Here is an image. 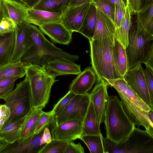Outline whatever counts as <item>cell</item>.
Instances as JSON below:
<instances>
[{
  "instance_id": "cell-1",
  "label": "cell",
  "mask_w": 153,
  "mask_h": 153,
  "mask_svg": "<svg viewBox=\"0 0 153 153\" xmlns=\"http://www.w3.org/2000/svg\"><path fill=\"white\" fill-rule=\"evenodd\" d=\"M28 30L32 45L22 56V61L46 68L49 63L55 60L74 62L79 59L78 56L65 51L50 42L35 25L29 23Z\"/></svg>"
},
{
  "instance_id": "cell-2",
  "label": "cell",
  "mask_w": 153,
  "mask_h": 153,
  "mask_svg": "<svg viewBox=\"0 0 153 153\" xmlns=\"http://www.w3.org/2000/svg\"><path fill=\"white\" fill-rule=\"evenodd\" d=\"M104 123L106 137L116 145L125 141L135 126L125 112L120 100L116 95L108 96Z\"/></svg>"
},
{
  "instance_id": "cell-3",
  "label": "cell",
  "mask_w": 153,
  "mask_h": 153,
  "mask_svg": "<svg viewBox=\"0 0 153 153\" xmlns=\"http://www.w3.org/2000/svg\"><path fill=\"white\" fill-rule=\"evenodd\" d=\"M26 68L25 76L30 84L32 108H45L49 101L52 87L58 80L55 74L44 66L23 61Z\"/></svg>"
},
{
  "instance_id": "cell-4",
  "label": "cell",
  "mask_w": 153,
  "mask_h": 153,
  "mask_svg": "<svg viewBox=\"0 0 153 153\" xmlns=\"http://www.w3.org/2000/svg\"><path fill=\"white\" fill-rule=\"evenodd\" d=\"M89 40L91 67L96 75L97 83L102 79L121 78L116 71L113 59L114 41L106 38Z\"/></svg>"
},
{
  "instance_id": "cell-5",
  "label": "cell",
  "mask_w": 153,
  "mask_h": 153,
  "mask_svg": "<svg viewBox=\"0 0 153 153\" xmlns=\"http://www.w3.org/2000/svg\"><path fill=\"white\" fill-rule=\"evenodd\" d=\"M102 142L104 153H153V135L135 126L124 142L116 145L102 137Z\"/></svg>"
},
{
  "instance_id": "cell-6",
  "label": "cell",
  "mask_w": 153,
  "mask_h": 153,
  "mask_svg": "<svg viewBox=\"0 0 153 153\" xmlns=\"http://www.w3.org/2000/svg\"><path fill=\"white\" fill-rule=\"evenodd\" d=\"M4 100L10 109V114L3 127L28 114L32 108L30 84L26 76Z\"/></svg>"
},
{
  "instance_id": "cell-7",
  "label": "cell",
  "mask_w": 153,
  "mask_h": 153,
  "mask_svg": "<svg viewBox=\"0 0 153 153\" xmlns=\"http://www.w3.org/2000/svg\"><path fill=\"white\" fill-rule=\"evenodd\" d=\"M130 30L128 44L126 48L128 70L145 63L153 51L152 40L147 39L142 31L138 32L137 25L133 26Z\"/></svg>"
},
{
  "instance_id": "cell-8",
  "label": "cell",
  "mask_w": 153,
  "mask_h": 153,
  "mask_svg": "<svg viewBox=\"0 0 153 153\" xmlns=\"http://www.w3.org/2000/svg\"><path fill=\"white\" fill-rule=\"evenodd\" d=\"M90 102L89 93L76 94L61 114L55 117L56 124L73 120L83 123Z\"/></svg>"
},
{
  "instance_id": "cell-9",
  "label": "cell",
  "mask_w": 153,
  "mask_h": 153,
  "mask_svg": "<svg viewBox=\"0 0 153 153\" xmlns=\"http://www.w3.org/2000/svg\"><path fill=\"white\" fill-rule=\"evenodd\" d=\"M45 128L26 138H19L12 143H7L0 149V153H39L47 144L42 139Z\"/></svg>"
},
{
  "instance_id": "cell-10",
  "label": "cell",
  "mask_w": 153,
  "mask_h": 153,
  "mask_svg": "<svg viewBox=\"0 0 153 153\" xmlns=\"http://www.w3.org/2000/svg\"><path fill=\"white\" fill-rule=\"evenodd\" d=\"M123 79L141 99L153 109L146 81L144 70L141 64L129 69Z\"/></svg>"
},
{
  "instance_id": "cell-11",
  "label": "cell",
  "mask_w": 153,
  "mask_h": 153,
  "mask_svg": "<svg viewBox=\"0 0 153 153\" xmlns=\"http://www.w3.org/2000/svg\"><path fill=\"white\" fill-rule=\"evenodd\" d=\"M83 123L73 120L59 125L56 123L50 128L52 140L65 141L79 139L82 134Z\"/></svg>"
},
{
  "instance_id": "cell-12",
  "label": "cell",
  "mask_w": 153,
  "mask_h": 153,
  "mask_svg": "<svg viewBox=\"0 0 153 153\" xmlns=\"http://www.w3.org/2000/svg\"><path fill=\"white\" fill-rule=\"evenodd\" d=\"M108 85L105 80L102 79L96 85L89 94L97 120L100 126L105 121L106 107L109 96L107 92Z\"/></svg>"
},
{
  "instance_id": "cell-13",
  "label": "cell",
  "mask_w": 153,
  "mask_h": 153,
  "mask_svg": "<svg viewBox=\"0 0 153 153\" xmlns=\"http://www.w3.org/2000/svg\"><path fill=\"white\" fill-rule=\"evenodd\" d=\"M118 94L123 109L133 123L137 125L138 128L140 126H143L153 135V124L149 120L148 112L142 110L122 95Z\"/></svg>"
},
{
  "instance_id": "cell-14",
  "label": "cell",
  "mask_w": 153,
  "mask_h": 153,
  "mask_svg": "<svg viewBox=\"0 0 153 153\" xmlns=\"http://www.w3.org/2000/svg\"><path fill=\"white\" fill-rule=\"evenodd\" d=\"M29 23L25 20L16 25L14 47L10 63L21 61L22 56L32 45L29 33Z\"/></svg>"
},
{
  "instance_id": "cell-15",
  "label": "cell",
  "mask_w": 153,
  "mask_h": 153,
  "mask_svg": "<svg viewBox=\"0 0 153 153\" xmlns=\"http://www.w3.org/2000/svg\"><path fill=\"white\" fill-rule=\"evenodd\" d=\"M90 3L69 7L62 14L61 23L71 33L78 32Z\"/></svg>"
},
{
  "instance_id": "cell-16",
  "label": "cell",
  "mask_w": 153,
  "mask_h": 153,
  "mask_svg": "<svg viewBox=\"0 0 153 153\" xmlns=\"http://www.w3.org/2000/svg\"><path fill=\"white\" fill-rule=\"evenodd\" d=\"M39 28L49 37L53 43L66 45L71 41L72 33L61 22L48 23L39 26Z\"/></svg>"
},
{
  "instance_id": "cell-17",
  "label": "cell",
  "mask_w": 153,
  "mask_h": 153,
  "mask_svg": "<svg viewBox=\"0 0 153 153\" xmlns=\"http://www.w3.org/2000/svg\"><path fill=\"white\" fill-rule=\"evenodd\" d=\"M97 82L96 75L90 66H88L78 75L69 86V91L77 94L88 93Z\"/></svg>"
},
{
  "instance_id": "cell-18",
  "label": "cell",
  "mask_w": 153,
  "mask_h": 153,
  "mask_svg": "<svg viewBox=\"0 0 153 153\" xmlns=\"http://www.w3.org/2000/svg\"><path fill=\"white\" fill-rule=\"evenodd\" d=\"M109 85L113 87L120 94L142 110L148 112L151 108L145 103L129 86L123 78L105 79Z\"/></svg>"
},
{
  "instance_id": "cell-19",
  "label": "cell",
  "mask_w": 153,
  "mask_h": 153,
  "mask_svg": "<svg viewBox=\"0 0 153 153\" xmlns=\"http://www.w3.org/2000/svg\"><path fill=\"white\" fill-rule=\"evenodd\" d=\"M137 28L142 31L145 37L150 41L153 40V2L145 4L136 13Z\"/></svg>"
},
{
  "instance_id": "cell-20",
  "label": "cell",
  "mask_w": 153,
  "mask_h": 153,
  "mask_svg": "<svg viewBox=\"0 0 153 153\" xmlns=\"http://www.w3.org/2000/svg\"><path fill=\"white\" fill-rule=\"evenodd\" d=\"M3 16L12 20L17 25L26 20L28 7L15 0H1Z\"/></svg>"
},
{
  "instance_id": "cell-21",
  "label": "cell",
  "mask_w": 153,
  "mask_h": 153,
  "mask_svg": "<svg viewBox=\"0 0 153 153\" xmlns=\"http://www.w3.org/2000/svg\"><path fill=\"white\" fill-rule=\"evenodd\" d=\"M97 20L94 36L92 39L96 40L109 38L114 41L116 27L112 20L97 7Z\"/></svg>"
},
{
  "instance_id": "cell-22",
  "label": "cell",
  "mask_w": 153,
  "mask_h": 153,
  "mask_svg": "<svg viewBox=\"0 0 153 153\" xmlns=\"http://www.w3.org/2000/svg\"><path fill=\"white\" fill-rule=\"evenodd\" d=\"M62 14L28 8L26 20L30 24L40 26L51 22H61Z\"/></svg>"
},
{
  "instance_id": "cell-23",
  "label": "cell",
  "mask_w": 153,
  "mask_h": 153,
  "mask_svg": "<svg viewBox=\"0 0 153 153\" xmlns=\"http://www.w3.org/2000/svg\"><path fill=\"white\" fill-rule=\"evenodd\" d=\"M112 54L117 73L121 78H123L128 70L126 49L115 37L112 48Z\"/></svg>"
},
{
  "instance_id": "cell-24",
  "label": "cell",
  "mask_w": 153,
  "mask_h": 153,
  "mask_svg": "<svg viewBox=\"0 0 153 153\" xmlns=\"http://www.w3.org/2000/svg\"><path fill=\"white\" fill-rule=\"evenodd\" d=\"M46 68L56 76L71 74L78 75L82 72L80 65L65 60L51 62Z\"/></svg>"
},
{
  "instance_id": "cell-25",
  "label": "cell",
  "mask_w": 153,
  "mask_h": 153,
  "mask_svg": "<svg viewBox=\"0 0 153 153\" xmlns=\"http://www.w3.org/2000/svg\"><path fill=\"white\" fill-rule=\"evenodd\" d=\"M133 12L127 4L125 7L123 17L119 26L116 28L115 37L126 49L128 44V35L132 27L131 16Z\"/></svg>"
},
{
  "instance_id": "cell-26",
  "label": "cell",
  "mask_w": 153,
  "mask_h": 153,
  "mask_svg": "<svg viewBox=\"0 0 153 153\" xmlns=\"http://www.w3.org/2000/svg\"><path fill=\"white\" fill-rule=\"evenodd\" d=\"M97 20V7L92 2L90 3L83 23L78 32L88 40L94 35Z\"/></svg>"
},
{
  "instance_id": "cell-27",
  "label": "cell",
  "mask_w": 153,
  "mask_h": 153,
  "mask_svg": "<svg viewBox=\"0 0 153 153\" xmlns=\"http://www.w3.org/2000/svg\"><path fill=\"white\" fill-rule=\"evenodd\" d=\"M15 41V31L0 36V66L10 63Z\"/></svg>"
},
{
  "instance_id": "cell-28",
  "label": "cell",
  "mask_w": 153,
  "mask_h": 153,
  "mask_svg": "<svg viewBox=\"0 0 153 153\" xmlns=\"http://www.w3.org/2000/svg\"><path fill=\"white\" fill-rule=\"evenodd\" d=\"M43 108L40 107L32 108L26 116L22 124L19 138H25L35 133L36 125Z\"/></svg>"
},
{
  "instance_id": "cell-29",
  "label": "cell",
  "mask_w": 153,
  "mask_h": 153,
  "mask_svg": "<svg viewBox=\"0 0 153 153\" xmlns=\"http://www.w3.org/2000/svg\"><path fill=\"white\" fill-rule=\"evenodd\" d=\"M26 68L21 61L10 63L0 66V80L4 79L22 78L25 75Z\"/></svg>"
},
{
  "instance_id": "cell-30",
  "label": "cell",
  "mask_w": 153,
  "mask_h": 153,
  "mask_svg": "<svg viewBox=\"0 0 153 153\" xmlns=\"http://www.w3.org/2000/svg\"><path fill=\"white\" fill-rule=\"evenodd\" d=\"M71 0H39L32 8L63 13L68 8Z\"/></svg>"
},
{
  "instance_id": "cell-31",
  "label": "cell",
  "mask_w": 153,
  "mask_h": 153,
  "mask_svg": "<svg viewBox=\"0 0 153 153\" xmlns=\"http://www.w3.org/2000/svg\"><path fill=\"white\" fill-rule=\"evenodd\" d=\"M101 134L93 104L90 101L83 123L82 134L99 135Z\"/></svg>"
},
{
  "instance_id": "cell-32",
  "label": "cell",
  "mask_w": 153,
  "mask_h": 153,
  "mask_svg": "<svg viewBox=\"0 0 153 153\" xmlns=\"http://www.w3.org/2000/svg\"><path fill=\"white\" fill-rule=\"evenodd\" d=\"M26 116L3 127L0 130V137L9 143H12L18 139Z\"/></svg>"
},
{
  "instance_id": "cell-33",
  "label": "cell",
  "mask_w": 153,
  "mask_h": 153,
  "mask_svg": "<svg viewBox=\"0 0 153 153\" xmlns=\"http://www.w3.org/2000/svg\"><path fill=\"white\" fill-rule=\"evenodd\" d=\"M102 136L82 134L79 139L87 145L91 153H104L102 142Z\"/></svg>"
},
{
  "instance_id": "cell-34",
  "label": "cell",
  "mask_w": 153,
  "mask_h": 153,
  "mask_svg": "<svg viewBox=\"0 0 153 153\" xmlns=\"http://www.w3.org/2000/svg\"><path fill=\"white\" fill-rule=\"evenodd\" d=\"M55 117L52 111L47 112L43 111L37 123L35 133L39 132L47 126L49 127L50 129L55 124Z\"/></svg>"
},
{
  "instance_id": "cell-35",
  "label": "cell",
  "mask_w": 153,
  "mask_h": 153,
  "mask_svg": "<svg viewBox=\"0 0 153 153\" xmlns=\"http://www.w3.org/2000/svg\"><path fill=\"white\" fill-rule=\"evenodd\" d=\"M68 141L52 140L46 144L39 153H64Z\"/></svg>"
},
{
  "instance_id": "cell-36",
  "label": "cell",
  "mask_w": 153,
  "mask_h": 153,
  "mask_svg": "<svg viewBox=\"0 0 153 153\" xmlns=\"http://www.w3.org/2000/svg\"><path fill=\"white\" fill-rule=\"evenodd\" d=\"M75 94L73 92L69 90L68 92L54 105L52 111L55 117L58 116L61 114Z\"/></svg>"
},
{
  "instance_id": "cell-37",
  "label": "cell",
  "mask_w": 153,
  "mask_h": 153,
  "mask_svg": "<svg viewBox=\"0 0 153 153\" xmlns=\"http://www.w3.org/2000/svg\"><path fill=\"white\" fill-rule=\"evenodd\" d=\"M92 2L108 16L114 24V9L107 0H93Z\"/></svg>"
},
{
  "instance_id": "cell-38",
  "label": "cell",
  "mask_w": 153,
  "mask_h": 153,
  "mask_svg": "<svg viewBox=\"0 0 153 153\" xmlns=\"http://www.w3.org/2000/svg\"><path fill=\"white\" fill-rule=\"evenodd\" d=\"M16 27L12 20L6 17L3 18L0 22V36L14 31Z\"/></svg>"
},
{
  "instance_id": "cell-39",
  "label": "cell",
  "mask_w": 153,
  "mask_h": 153,
  "mask_svg": "<svg viewBox=\"0 0 153 153\" xmlns=\"http://www.w3.org/2000/svg\"><path fill=\"white\" fill-rule=\"evenodd\" d=\"M127 5L123 2L115 4L114 10V22L116 28L118 27L120 25Z\"/></svg>"
},
{
  "instance_id": "cell-40",
  "label": "cell",
  "mask_w": 153,
  "mask_h": 153,
  "mask_svg": "<svg viewBox=\"0 0 153 153\" xmlns=\"http://www.w3.org/2000/svg\"><path fill=\"white\" fill-rule=\"evenodd\" d=\"M146 66V68L144 70V75L150 100L153 104V70L149 66Z\"/></svg>"
},
{
  "instance_id": "cell-41",
  "label": "cell",
  "mask_w": 153,
  "mask_h": 153,
  "mask_svg": "<svg viewBox=\"0 0 153 153\" xmlns=\"http://www.w3.org/2000/svg\"><path fill=\"white\" fill-rule=\"evenodd\" d=\"M84 148L79 143H74L72 140L67 141V144L64 153H84Z\"/></svg>"
},
{
  "instance_id": "cell-42",
  "label": "cell",
  "mask_w": 153,
  "mask_h": 153,
  "mask_svg": "<svg viewBox=\"0 0 153 153\" xmlns=\"http://www.w3.org/2000/svg\"><path fill=\"white\" fill-rule=\"evenodd\" d=\"M9 108L4 104L0 105V130L10 116Z\"/></svg>"
},
{
  "instance_id": "cell-43",
  "label": "cell",
  "mask_w": 153,
  "mask_h": 153,
  "mask_svg": "<svg viewBox=\"0 0 153 153\" xmlns=\"http://www.w3.org/2000/svg\"><path fill=\"white\" fill-rule=\"evenodd\" d=\"M127 4L133 13H136L141 7V0H127Z\"/></svg>"
},
{
  "instance_id": "cell-44",
  "label": "cell",
  "mask_w": 153,
  "mask_h": 153,
  "mask_svg": "<svg viewBox=\"0 0 153 153\" xmlns=\"http://www.w3.org/2000/svg\"><path fill=\"white\" fill-rule=\"evenodd\" d=\"M15 85L14 83L7 87L0 88V99L4 100L14 89Z\"/></svg>"
},
{
  "instance_id": "cell-45",
  "label": "cell",
  "mask_w": 153,
  "mask_h": 153,
  "mask_svg": "<svg viewBox=\"0 0 153 153\" xmlns=\"http://www.w3.org/2000/svg\"><path fill=\"white\" fill-rule=\"evenodd\" d=\"M18 79L17 78H11L0 80V88L8 86L15 83Z\"/></svg>"
},
{
  "instance_id": "cell-46",
  "label": "cell",
  "mask_w": 153,
  "mask_h": 153,
  "mask_svg": "<svg viewBox=\"0 0 153 153\" xmlns=\"http://www.w3.org/2000/svg\"><path fill=\"white\" fill-rule=\"evenodd\" d=\"M42 139L44 142L46 144L50 142L52 140L51 132L48 126L45 127L44 129Z\"/></svg>"
},
{
  "instance_id": "cell-47",
  "label": "cell",
  "mask_w": 153,
  "mask_h": 153,
  "mask_svg": "<svg viewBox=\"0 0 153 153\" xmlns=\"http://www.w3.org/2000/svg\"><path fill=\"white\" fill-rule=\"evenodd\" d=\"M93 0H71L69 7H74L86 3H91Z\"/></svg>"
},
{
  "instance_id": "cell-48",
  "label": "cell",
  "mask_w": 153,
  "mask_h": 153,
  "mask_svg": "<svg viewBox=\"0 0 153 153\" xmlns=\"http://www.w3.org/2000/svg\"><path fill=\"white\" fill-rule=\"evenodd\" d=\"M39 0H23V4L29 8H32Z\"/></svg>"
},
{
  "instance_id": "cell-49",
  "label": "cell",
  "mask_w": 153,
  "mask_h": 153,
  "mask_svg": "<svg viewBox=\"0 0 153 153\" xmlns=\"http://www.w3.org/2000/svg\"><path fill=\"white\" fill-rule=\"evenodd\" d=\"M144 64L146 65L149 66L153 70V51L151 53L146 62Z\"/></svg>"
},
{
  "instance_id": "cell-50",
  "label": "cell",
  "mask_w": 153,
  "mask_h": 153,
  "mask_svg": "<svg viewBox=\"0 0 153 153\" xmlns=\"http://www.w3.org/2000/svg\"><path fill=\"white\" fill-rule=\"evenodd\" d=\"M109 3L112 6L114 9V7L115 4L117 3H120L122 2L124 3L125 4H127V0H107Z\"/></svg>"
},
{
  "instance_id": "cell-51",
  "label": "cell",
  "mask_w": 153,
  "mask_h": 153,
  "mask_svg": "<svg viewBox=\"0 0 153 153\" xmlns=\"http://www.w3.org/2000/svg\"><path fill=\"white\" fill-rule=\"evenodd\" d=\"M148 116L149 120L153 124V110L151 109L148 111Z\"/></svg>"
},
{
  "instance_id": "cell-52",
  "label": "cell",
  "mask_w": 153,
  "mask_h": 153,
  "mask_svg": "<svg viewBox=\"0 0 153 153\" xmlns=\"http://www.w3.org/2000/svg\"><path fill=\"white\" fill-rule=\"evenodd\" d=\"M153 2V0H141V7H143L145 4L150 3Z\"/></svg>"
},
{
  "instance_id": "cell-53",
  "label": "cell",
  "mask_w": 153,
  "mask_h": 153,
  "mask_svg": "<svg viewBox=\"0 0 153 153\" xmlns=\"http://www.w3.org/2000/svg\"><path fill=\"white\" fill-rule=\"evenodd\" d=\"M7 143V142L4 140L0 137V149Z\"/></svg>"
},
{
  "instance_id": "cell-54",
  "label": "cell",
  "mask_w": 153,
  "mask_h": 153,
  "mask_svg": "<svg viewBox=\"0 0 153 153\" xmlns=\"http://www.w3.org/2000/svg\"><path fill=\"white\" fill-rule=\"evenodd\" d=\"M4 17L2 13L1 10V0H0V22H1L2 19Z\"/></svg>"
},
{
  "instance_id": "cell-55",
  "label": "cell",
  "mask_w": 153,
  "mask_h": 153,
  "mask_svg": "<svg viewBox=\"0 0 153 153\" xmlns=\"http://www.w3.org/2000/svg\"><path fill=\"white\" fill-rule=\"evenodd\" d=\"M23 4V0H15Z\"/></svg>"
}]
</instances>
